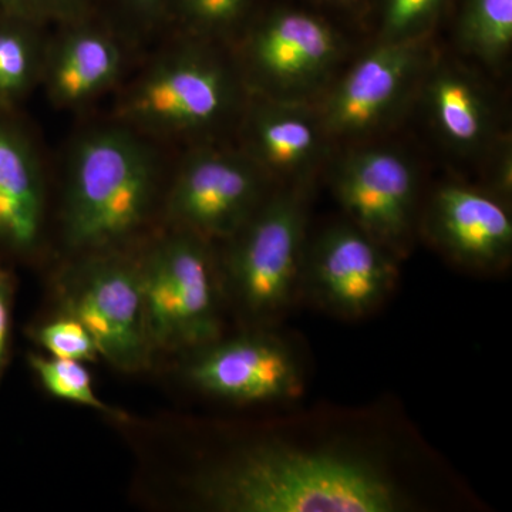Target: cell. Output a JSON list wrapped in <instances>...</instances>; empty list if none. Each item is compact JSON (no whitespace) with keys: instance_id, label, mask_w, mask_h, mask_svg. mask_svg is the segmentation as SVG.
<instances>
[{"instance_id":"2e32d148","label":"cell","mask_w":512,"mask_h":512,"mask_svg":"<svg viewBox=\"0 0 512 512\" xmlns=\"http://www.w3.org/2000/svg\"><path fill=\"white\" fill-rule=\"evenodd\" d=\"M427 94L434 124L451 147L474 151L483 146L490 134L491 113L473 79L444 67L431 77Z\"/></svg>"},{"instance_id":"d4e9b609","label":"cell","mask_w":512,"mask_h":512,"mask_svg":"<svg viewBox=\"0 0 512 512\" xmlns=\"http://www.w3.org/2000/svg\"><path fill=\"white\" fill-rule=\"evenodd\" d=\"M13 299H15V278L9 269L0 266V382L8 363Z\"/></svg>"},{"instance_id":"484cf974","label":"cell","mask_w":512,"mask_h":512,"mask_svg":"<svg viewBox=\"0 0 512 512\" xmlns=\"http://www.w3.org/2000/svg\"><path fill=\"white\" fill-rule=\"evenodd\" d=\"M114 6L138 25L150 26L168 20V3L170 0H111Z\"/></svg>"},{"instance_id":"ffe728a7","label":"cell","mask_w":512,"mask_h":512,"mask_svg":"<svg viewBox=\"0 0 512 512\" xmlns=\"http://www.w3.org/2000/svg\"><path fill=\"white\" fill-rule=\"evenodd\" d=\"M29 365L45 387L47 393L66 402L90 407L106 414V416L121 419V414L104 403L93 389V379L87 367L79 360L45 357L30 353Z\"/></svg>"},{"instance_id":"9c48e42d","label":"cell","mask_w":512,"mask_h":512,"mask_svg":"<svg viewBox=\"0 0 512 512\" xmlns=\"http://www.w3.org/2000/svg\"><path fill=\"white\" fill-rule=\"evenodd\" d=\"M413 165L393 150L367 148L340 165L333 191L349 222L396 258L409 247L417 204Z\"/></svg>"},{"instance_id":"277c9868","label":"cell","mask_w":512,"mask_h":512,"mask_svg":"<svg viewBox=\"0 0 512 512\" xmlns=\"http://www.w3.org/2000/svg\"><path fill=\"white\" fill-rule=\"evenodd\" d=\"M153 348L194 350L221 338V288L207 241L180 231L140 266Z\"/></svg>"},{"instance_id":"ba28073f","label":"cell","mask_w":512,"mask_h":512,"mask_svg":"<svg viewBox=\"0 0 512 512\" xmlns=\"http://www.w3.org/2000/svg\"><path fill=\"white\" fill-rule=\"evenodd\" d=\"M234 100L222 64L195 52L161 59L127 93L121 111L131 124L160 134L201 130L220 121Z\"/></svg>"},{"instance_id":"603a6c76","label":"cell","mask_w":512,"mask_h":512,"mask_svg":"<svg viewBox=\"0 0 512 512\" xmlns=\"http://www.w3.org/2000/svg\"><path fill=\"white\" fill-rule=\"evenodd\" d=\"M446 0H383L382 40L420 39Z\"/></svg>"},{"instance_id":"9a60e30c","label":"cell","mask_w":512,"mask_h":512,"mask_svg":"<svg viewBox=\"0 0 512 512\" xmlns=\"http://www.w3.org/2000/svg\"><path fill=\"white\" fill-rule=\"evenodd\" d=\"M63 26L66 30L43 62L42 73L57 106H80L116 82L123 55L116 39L90 18Z\"/></svg>"},{"instance_id":"52a82bcc","label":"cell","mask_w":512,"mask_h":512,"mask_svg":"<svg viewBox=\"0 0 512 512\" xmlns=\"http://www.w3.org/2000/svg\"><path fill=\"white\" fill-rule=\"evenodd\" d=\"M64 313L86 326L100 357L124 372L150 362L140 266L114 256H96L80 266L63 293Z\"/></svg>"},{"instance_id":"ac0fdd59","label":"cell","mask_w":512,"mask_h":512,"mask_svg":"<svg viewBox=\"0 0 512 512\" xmlns=\"http://www.w3.org/2000/svg\"><path fill=\"white\" fill-rule=\"evenodd\" d=\"M39 25L0 10V111L13 113L42 73Z\"/></svg>"},{"instance_id":"4fadbf2b","label":"cell","mask_w":512,"mask_h":512,"mask_svg":"<svg viewBox=\"0 0 512 512\" xmlns=\"http://www.w3.org/2000/svg\"><path fill=\"white\" fill-rule=\"evenodd\" d=\"M340 52L342 42L332 26L303 10H275L249 40V60L256 74L281 90L315 84L329 73Z\"/></svg>"},{"instance_id":"cb8c5ba5","label":"cell","mask_w":512,"mask_h":512,"mask_svg":"<svg viewBox=\"0 0 512 512\" xmlns=\"http://www.w3.org/2000/svg\"><path fill=\"white\" fill-rule=\"evenodd\" d=\"M94 0H0V10L36 25L67 23L90 18Z\"/></svg>"},{"instance_id":"7a4b0ae2","label":"cell","mask_w":512,"mask_h":512,"mask_svg":"<svg viewBox=\"0 0 512 512\" xmlns=\"http://www.w3.org/2000/svg\"><path fill=\"white\" fill-rule=\"evenodd\" d=\"M157 185L156 160L131 131L106 128L77 144L64 200V238L77 251L99 252L141 227Z\"/></svg>"},{"instance_id":"6da1fadb","label":"cell","mask_w":512,"mask_h":512,"mask_svg":"<svg viewBox=\"0 0 512 512\" xmlns=\"http://www.w3.org/2000/svg\"><path fill=\"white\" fill-rule=\"evenodd\" d=\"M222 512H397L410 505L379 463L336 448L266 441L242 448L195 480Z\"/></svg>"},{"instance_id":"7402d4cb","label":"cell","mask_w":512,"mask_h":512,"mask_svg":"<svg viewBox=\"0 0 512 512\" xmlns=\"http://www.w3.org/2000/svg\"><path fill=\"white\" fill-rule=\"evenodd\" d=\"M33 336L52 357L79 360L83 363L96 362L100 357L89 330L69 313H63L59 318L43 323L36 328Z\"/></svg>"},{"instance_id":"5b68a950","label":"cell","mask_w":512,"mask_h":512,"mask_svg":"<svg viewBox=\"0 0 512 512\" xmlns=\"http://www.w3.org/2000/svg\"><path fill=\"white\" fill-rule=\"evenodd\" d=\"M397 281L396 256L346 222L326 229L306 245L301 302L335 318L362 319L387 301Z\"/></svg>"},{"instance_id":"30bf717a","label":"cell","mask_w":512,"mask_h":512,"mask_svg":"<svg viewBox=\"0 0 512 512\" xmlns=\"http://www.w3.org/2000/svg\"><path fill=\"white\" fill-rule=\"evenodd\" d=\"M262 201L256 165L234 154L204 151L181 167L168 197V214L180 231L205 241L229 239Z\"/></svg>"},{"instance_id":"8992f818","label":"cell","mask_w":512,"mask_h":512,"mask_svg":"<svg viewBox=\"0 0 512 512\" xmlns=\"http://www.w3.org/2000/svg\"><path fill=\"white\" fill-rule=\"evenodd\" d=\"M183 370L195 389L239 404L289 402L305 384L301 357L271 328H252L191 350Z\"/></svg>"},{"instance_id":"d6986e66","label":"cell","mask_w":512,"mask_h":512,"mask_svg":"<svg viewBox=\"0 0 512 512\" xmlns=\"http://www.w3.org/2000/svg\"><path fill=\"white\" fill-rule=\"evenodd\" d=\"M458 30L473 55L498 62L512 45V0H466Z\"/></svg>"},{"instance_id":"e0dca14e","label":"cell","mask_w":512,"mask_h":512,"mask_svg":"<svg viewBox=\"0 0 512 512\" xmlns=\"http://www.w3.org/2000/svg\"><path fill=\"white\" fill-rule=\"evenodd\" d=\"M320 124L295 107H266L256 114L251 144L256 160L275 174H299L315 160L320 147Z\"/></svg>"},{"instance_id":"3957f363","label":"cell","mask_w":512,"mask_h":512,"mask_svg":"<svg viewBox=\"0 0 512 512\" xmlns=\"http://www.w3.org/2000/svg\"><path fill=\"white\" fill-rule=\"evenodd\" d=\"M306 231L308 198L298 187L262 201L228 239L222 282L254 328H271L301 302Z\"/></svg>"},{"instance_id":"5bb4252c","label":"cell","mask_w":512,"mask_h":512,"mask_svg":"<svg viewBox=\"0 0 512 512\" xmlns=\"http://www.w3.org/2000/svg\"><path fill=\"white\" fill-rule=\"evenodd\" d=\"M12 114L0 111V251L26 255L42 234L45 187L35 148Z\"/></svg>"},{"instance_id":"8fae6325","label":"cell","mask_w":512,"mask_h":512,"mask_svg":"<svg viewBox=\"0 0 512 512\" xmlns=\"http://www.w3.org/2000/svg\"><path fill=\"white\" fill-rule=\"evenodd\" d=\"M424 232L451 261L478 272H497L510 262L512 218L491 192L446 185L431 198Z\"/></svg>"},{"instance_id":"4316f807","label":"cell","mask_w":512,"mask_h":512,"mask_svg":"<svg viewBox=\"0 0 512 512\" xmlns=\"http://www.w3.org/2000/svg\"><path fill=\"white\" fill-rule=\"evenodd\" d=\"M326 2L333 3V5L343 6V8H353L357 0H326Z\"/></svg>"},{"instance_id":"44dd1931","label":"cell","mask_w":512,"mask_h":512,"mask_svg":"<svg viewBox=\"0 0 512 512\" xmlns=\"http://www.w3.org/2000/svg\"><path fill=\"white\" fill-rule=\"evenodd\" d=\"M252 0H170L168 19L197 36H225L251 12Z\"/></svg>"},{"instance_id":"7c38bea8","label":"cell","mask_w":512,"mask_h":512,"mask_svg":"<svg viewBox=\"0 0 512 512\" xmlns=\"http://www.w3.org/2000/svg\"><path fill=\"white\" fill-rule=\"evenodd\" d=\"M420 39L379 43L340 80L323 109L322 128L357 136L380 126L404 99L423 55Z\"/></svg>"}]
</instances>
